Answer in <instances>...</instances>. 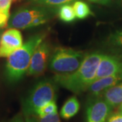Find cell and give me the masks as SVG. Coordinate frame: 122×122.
Masks as SVG:
<instances>
[{
    "instance_id": "1",
    "label": "cell",
    "mask_w": 122,
    "mask_h": 122,
    "mask_svg": "<svg viewBox=\"0 0 122 122\" xmlns=\"http://www.w3.org/2000/svg\"><path fill=\"white\" fill-rule=\"evenodd\" d=\"M104 54L93 52L86 55L82 64L74 73L69 75H56L53 80L75 94L88 90L96 79V72Z\"/></svg>"
},
{
    "instance_id": "20",
    "label": "cell",
    "mask_w": 122,
    "mask_h": 122,
    "mask_svg": "<svg viewBox=\"0 0 122 122\" xmlns=\"http://www.w3.org/2000/svg\"><path fill=\"white\" fill-rule=\"evenodd\" d=\"M110 41L113 44L122 47V30L116 31L110 37Z\"/></svg>"
},
{
    "instance_id": "9",
    "label": "cell",
    "mask_w": 122,
    "mask_h": 122,
    "mask_svg": "<svg viewBox=\"0 0 122 122\" xmlns=\"http://www.w3.org/2000/svg\"><path fill=\"white\" fill-rule=\"evenodd\" d=\"M118 73H122V61L116 56L104 55L98 67L96 79Z\"/></svg>"
},
{
    "instance_id": "6",
    "label": "cell",
    "mask_w": 122,
    "mask_h": 122,
    "mask_svg": "<svg viewBox=\"0 0 122 122\" xmlns=\"http://www.w3.org/2000/svg\"><path fill=\"white\" fill-rule=\"evenodd\" d=\"M50 52V46L47 41H42L39 44L33 54L26 72L27 75L39 76L44 73L47 68Z\"/></svg>"
},
{
    "instance_id": "18",
    "label": "cell",
    "mask_w": 122,
    "mask_h": 122,
    "mask_svg": "<svg viewBox=\"0 0 122 122\" xmlns=\"http://www.w3.org/2000/svg\"><path fill=\"white\" fill-rule=\"evenodd\" d=\"M36 117L39 122H61L58 112L53 113L44 117Z\"/></svg>"
},
{
    "instance_id": "8",
    "label": "cell",
    "mask_w": 122,
    "mask_h": 122,
    "mask_svg": "<svg viewBox=\"0 0 122 122\" xmlns=\"http://www.w3.org/2000/svg\"><path fill=\"white\" fill-rule=\"evenodd\" d=\"M112 107L102 99L92 100L87 107V122H105Z\"/></svg>"
},
{
    "instance_id": "28",
    "label": "cell",
    "mask_w": 122,
    "mask_h": 122,
    "mask_svg": "<svg viewBox=\"0 0 122 122\" xmlns=\"http://www.w3.org/2000/svg\"><path fill=\"white\" fill-rule=\"evenodd\" d=\"M120 109H121V111H122V104L121 105V107H120Z\"/></svg>"
},
{
    "instance_id": "22",
    "label": "cell",
    "mask_w": 122,
    "mask_h": 122,
    "mask_svg": "<svg viewBox=\"0 0 122 122\" xmlns=\"http://www.w3.org/2000/svg\"><path fill=\"white\" fill-rule=\"evenodd\" d=\"M107 122H122V112L112 115Z\"/></svg>"
},
{
    "instance_id": "24",
    "label": "cell",
    "mask_w": 122,
    "mask_h": 122,
    "mask_svg": "<svg viewBox=\"0 0 122 122\" xmlns=\"http://www.w3.org/2000/svg\"><path fill=\"white\" fill-rule=\"evenodd\" d=\"M25 122H39L35 115H25Z\"/></svg>"
},
{
    "instance_id": "3",
    "label": "cell",
    "mask_w": 122,
    "mask_h": 122,
    "mask_svg": "<svg viewBox=\"0 0 122 122\" xmlns=\"http://www.w3.org/2000/svg\"><path fill=\"white\" fill-rule=\"evenodd\" d=\"M56 83L51 79H43L36 83L22 104L25 115H35L37 111L47 103L56 100Z\"/></svg>"
},
{
    "instance_id": "10",
    "label": "cell",
    "mask_w": 122,
    "mask_h": 122,
    "mask_svg": "<svg viewBox=\"0 0 122 122\" xmlns=\"http://www.w3.org/2000/svg\"><path fill=\"white\" fill-rule=\"evenodd\" d=\"M122 80V73L111 75L96 79L88 88L92 96L98 97L107 89L115 86Z\"/></svg>"
},
{
    "instance_id": "27",
    "label": "cell",
    "mask_w": 122,
    "mask_h": 122,
    "mask_svg": "<svg viewBox=\"0 0 122 122\" xmlns=\"http://www.w3.org/2000/svg\"><path fill=\"white\" fill-rule=\"evenodd\" d=\"M119 5H121V7L122 8V0H119Z\"/></svg>"
},
{
    "instance_id": "11",
    "label": "cell",
    "mask_w": 122,
    "mask_h": 122,
    "mask_svg": "<svg viewBox=\"0 0 122 122\" xmlns=\"http://www.w3.org/2000/svg\"><path fill=\"white\" fill-rule=\"evenodd\" d=\"M104 100L112 108L122 104V83L107 89L103 93Z\"/></svg>"
},
{
    "instance_id": "5",
    "label": "cell",
    "mask_w": 122,
    "mask_h": 122,
    "mask_svg": "<svg viewBox=\"0 0 122 122\" xmlns=\"http://www.w3.org/2000/svg\"><path fill=\"white\" fill-rule=\"evenodd\" d=\"M46 14L48 12L43 8L19 9L10 17L8 26L16 29H29L35 18Z\"/></svg>"
},
{
    "instance_id": "7",
    "label": "cell",
    "mask_w": 122,
    "mask_h": 122,
    "mask_svg": "<svg viewBox=\"0 0 122 122\" xmlns=\"http://www.w3.org/2000/svg\"><path fill=\"white\" fill-rule=\"evenodd\" d=\"M22 45V36L16 29L10 28L2 33L0 44V58L8 57Z\"/></svg>"
},
{
    "instance_id": "23",
    "label": "cell",
    "mask_w": 122,
    "mask_h": 122,
    "mask_svg": "<svg viewBox=\"0 0 122 122\" xmlns=\"http://www.w3.org/2000/svg\"><path fill=\"white\" fill-rule=\"evenodd\" d=\"M88 1L90 2L96 3V4H98L105 5H108L111 2V0H88Z\"/></svg>"
},
{
    "instance_id": "13",
    "label": "cell",
    "mask_w": 122,
    "mask_h": 122,
    "mask_svg": "<svg viewBox=\"0 0 122 122\" xmlns=\"http://www.w3.org/2000/svg\"><path fill=\"white\" fill-rule=\"evenodd\" d=\"M73 8L76 18L80 20L86 19L93 14L89 5L83 1L76 0L73 4Z\"/></svg>"
},
{
    "instance_id": "2",
    "label": "cell",
    "mask_w": 122,
    "mask_h": 122,
    "mask_svg": "<svg viewBox=\"0 0 122 122\" xmlns=\"http://www.w3.org/2000/svg\"><path fill=\"white\" fill-rule=\"evenodd\" d=\"M44 38V34L33 35L9 56L5 69V76L8 82L16 83L22 79L29 69L35 50Z\"/></svg>"
},
{
    "instance_id": "12",
    "label": "cell",
    "mask_w": 122,
    "mask_h": 122,
    "mask_svg": "<svg viewBox=\"0 0 122 122\" xmlns=\"http://www.w3.org/2000/svg\"><path fill=\"white\" fill-rule=\"evenodd\" d=\"M80 105L75 96L69 98L63 105L61 110V116L63 119H69L78 113Z\"/></svg>"
},
{
    "instance_id": "14",
    "label": "cell",
    "mask_w": 122,
    "mask_h": 122,
    "mask_svg": "<svg viewBox=\"0 0 122 122\" xmlns=\"http://www.w3.org/2000/svg\"><path fill=\"white\" fill-rule=\"evenodd\" d=\"M58 14L60 20L66 23L73 22L76 18L73 6L69 4H65L60 6Z\"/></svg>"
},
{
    "instance_id": "21",
    "label": "cell",
    "mask_w": 122,
    "mask_h": 122,
    "mask_svg": "<svg viewBox=\"0 0 122 122\" xmlns=\"http://www.w3.org/2000/svg\"><path fill=\"white\" fill-rule=\"evenodd\" d=\"M15 0H1L0 10H10L12 3Z\"/></svg>"
},
{
    "instance_id": "16",
    "label": "cell",
    "mask_w": 122,
    "mask_h": 122,
    "mask_svg": "<svg viewBox=\"0 0 122 122\" xmlns=\"http://www.w3.org/2000/svg\"><path fill=\"white\" fill-rule=\"evenodd\" d=\"M36 4L40 5L41 6L48 7H56L61 6L62 5L69 4L76 0H31Z\"/></svg>"
},
{
    "instance_id": "15",
    "label": "cell",
    "mask_w": 122,
    "mask_h": 122,
    "mask_svg": "<svg viewBox=\"0 0 122 122\" xmlns=\"http://www.w3.org/2000/svg\"><path fill=\"white\" fill-rule=\"evenodd\" d=\"M57 112V106L56 104V101H51L47 103L41 108H39L37 111L35 116L37 117H44L48 115Z\"/></svg>"
},
{
    "instance_id": "26",
    "label": "cell",
    "mask_w": 122,
    "mask_h": 122,
    "mask_svg": "<svg viewBox=\"0 0 122 122\" xmlns=\"http://www.w3.org/2000/svg\"><path fill=\"white\" fill-rule=\"evenodd\" d=\"M2 30L1 29H0V44H1V35H2Z\"/></svg>"
},
{
    "instance_id": "17",
    "label": "cell",
    "mask_w": 122,
    "mask_h": 122,
    "mask_svg": "<svg viewBox=\"0 0 122 122\" xmlns=\"http://www.w3.org/2000/svg\"><path fill=\"white\" fill-rule=\"evenodd\" d=\"M9 19L10 10H0V29L8 26Z\"/></svg>"
},
{
    "instance_id": "29",
    "label": "cell",
    "mask_w": 122,
    "mask_h": 122,
    "mask_svg": "<svg viewBox=\"0 0 122 122\" xmlns=\"http://www.w3.org/2000/svg\"><path fill=\"white\" fill-rule=\"evenodd\" d=\"M0 1H1V0H0Z\"/></svg>"
},
{
    "instance_id": "25",
    "label": "cell",
    "mask_w": 122,
    "mask_h": 122,
    "mask_svg": "<svg viewBox=\"0 0 122 122\" xmlns=\"http://www.w3.org/2000/svg\"><path fill=\"white\" fill-rule=\"evenodd\" d=\"M10 122H24L23 118L21 114H18L17 115H16L14 118H12Z\"/></svg>"
},
{
    "instance_id": "19",
    "label": "cell",
    "mask_w": 122,
    "mask_h": 122,
    "mask_svg": "<svg viewBox=\"0 0 122 122\" xmlns=\"http://www.w3.org/2000/svg\"><path fill=\"white\" fill-rule=\"evenodd\" d=\"M49 19L48 14L46 15H42V16H39L36 17L33 20V21L31 22V24L30 25L29 28H32V27H35V26H39L41 25H44L46 22H47Z\"/></svg>"
},
{
    "instance_id": "4",
    "label": "cell",
    "mask_w": 122,
    "mask_h": 122,
    "mask_svg": "<svg viewBox=\"0 0 122 122\" xmlns=\"http://www.w3.org/2000/svg\"><path fill=\"white\" fill-rule=\"evenodd\" d=\"M86 55L72 48H56L50 61V68L57 75H69L74 73L82 64Z\"/></svg>"
}]
</instances>
